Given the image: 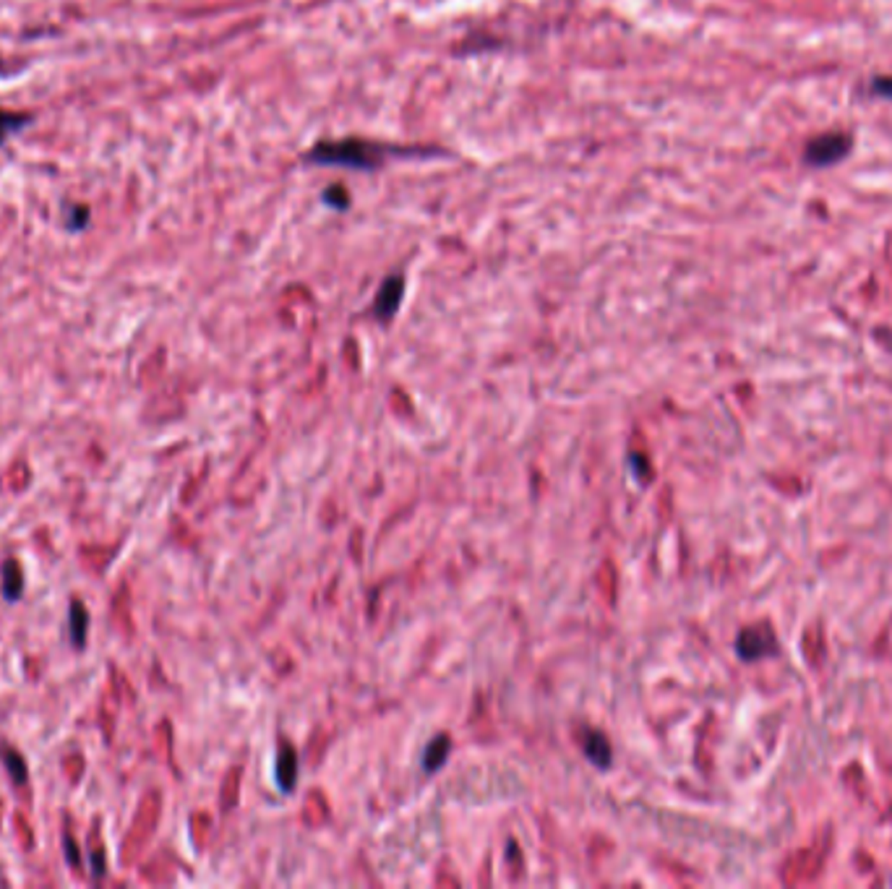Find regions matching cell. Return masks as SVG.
<instances>
[{
    "mask_svg": "<svg viewBox=\"0 0 892 889\" xmlns=\"http://www.w3.org/2000/svg\"><path fill=\"white\" fill-rule=\"evenodd\" d=\"M389 154H405L402 149H389L384 144H374L366 138H329L316 141L306 154V162L313 165H332V168H350V170H378Z\"/></svg>",
    "mask_w": 892,
    "mask_h": 889,
    "instance_id": "obj_1",
    "label": "cell"
},
{
    "mask_svg": "<svg viewBox=\"0 0 892 889\" xmlns=\"http://www.w3.org/2000/svg\"><path fill=\"white\" fill-rule=\"evenodd\" d=\"M851 146H854V138L848 134L830 131V134L817 136L806 146V162L814 165V168H830V165L840 162L843 157H848Z\"/></svg>",
    "mask_w": 892,
    "mask_h": 889,
    "instance_id": "obj_2",
    "label": "cell"
},
{
    "mask_svg": "<svg viewBox=\"0 0 892 889\" xmlns=\"http://www.w3.org/2000/svg\"><path fill=\"white\" fill-rule=\"evenodd\" d=\"M778 650L775 645V634L767 623L762 626H749L739 634V642H736V652L741 654V660H762L767 654Z\"/></svg>",
    "mask_w": 892,
    "mask_h": 889,
    "instance_id": "obj_3",
    "label": "cell"
},
{
    "mask_svg": "<svg viewBox=\"0 0 892 889\" xmlns=\"http://www.w3.org/2000/svg\"><path fill=\"white\" fill-rule=\"evenodd\" d=\"M402 295H405V276H400V274L389 276V279L378 287V295L376 300H374V313H376V318L389 321V318L400 310Z\"/></svg>",
    "mask_w": 892,
    "mask_h": 889,
    "instance_id": "obj_4",
    "label": "cell"
},
{
    "mask_svg": "<svg viewBox=\"0 0 892 889\" xmlns=\"http://www.w3.org/2000/svg\"><path fill=\"white\" fill-rule=\"evenodd\" d=\"M89 626H92L89 608H87L78 597H73L69 605V642L73 650H84V647H87Z\"/></svg>",
    "mask_w": 892,
    "mask_h": 889,
    "instance_id": "obj_5",
    "label": "cell"
},
{
    "mask_svg": "<svg viewBox=\"0 0 892 889\" xmlns=\"http://www.w3.org/2000/svg\"><path fill=\"white\" fill-rule=\"evenodd\" d=\"M0 592L5 603H16L24 595V569L16 558H5L0 564Z\"/></svg>",
    "mask_w": 892,
    "mask_h": 889,
    "instance_id": "obj_6",
    "label": "cell"
},
{
    "mask_svg": "<svg viewBox=\"0 0 892 889\" xmlns=\"http://www.w3.org/2000/svg\"><path fill=\"white\" fill-rule=\"evenodd\" d=\"M0 761H3V770L8 772L13 786H27L29 783V764H27V756L19 749H11V746L0 744Z\"/></svg>",
    "mask_w": 892,
    "mask_h": 889,
    "instance_id": "obj_7",
    "label": "cell"
},
{
    "mask_svg": "<svg viewBox=\"0 0 892 889\" xmlns=\"http://www.w3.org/2000/svg\"><path fill=\"white\" fill-rule=\"evenodd\" d=\"M584 753H587V756L592 759V764H598L600 770H606L608 761H611V746H608L606 736H600V733H587V736H584Z\"/></svg>",
    "mask_w": 892,
    "mask_h": 889,
    "instance_id": "obj_8",
    "label": "cell"
},
{
    "mask_svg": "<svg viewBox=\"0 0 892 889\" xmlns=\"http://www.w3.org/2000/svg\"><path fill=\"white\" fill-rule=\"evenodd\" d=\"M29 120H32V115L11 112V110H3V107H0V146H3L11 136H16L19 131H24V126H27Z\"/></svg>",
    "mask_w": 892,
    "mask_h": 889,
    "instance_id": "obj_9",
    "label": "cell"
},
{
    "mask_svg": "<svg viewBox=\"0 0 892 889\" xmlns=\"http://www.w3.org/2000/svg\"><path fill=\"white\" fill-rule=\"evenodd\" d=\"M449 749H451V741H449V736H439V738H436V741L428 746V752L423 753V767H425L428 772H436V770L444 764Z\"/></svg>",
    "mask_w": 892,
    "mask_h": 889,
    "instance_id": "obj_10",
    "label": "cell"
},
{
    "mask_svg": "<svg viewBox=\"0 0 892 889\" xmlns=\"http://www.w3.org/2000/svg\"><path fill=\"white\" fill-rule=\"evenodd\" d=\"M277 778H279V786L285 790H293V783H295V753H293V749H282Z\"/></svg>",
    "mask_w": 892,
    "mask_h": 889,
    "instance_id": "obj_11",
    "label": "cell"
},
{
    "mask_svg": "<svg viewBox=\"0 0 892 889\" xmlns=\"http://www.w3.org/2000/svg\"><path fill=\"white\" fill-rule=\"evenodd\" d=\"M87 225H89V206H70L69 217H66V227H69L70 233H81Z\"/></svg>",
    "mask_w": 892,
    "mask_h": 889,
    "instance_id": "obj_12",
    "label": "cell"
},
{
    "mask_svg": "<svg viewBox=\"0 0 892 889\" xmlns=\"http://www.w3.org/2000/svg\"><path fill=\"white\" fill-rule=\"evenodd\" d=\"M63 855H66V863H69V866H73V868H81V848H78V843L73 840V835H70V832H66V835H63Z\"/></svg>",
    "mask_w": 892,
    "mask_h": 889,
    "instance_id": "obj_13",
    "label": "cell"
},
{
    "mask_svg": "<svg viewBox=\"0 0 892 889\" xmlns=\"http://www.w3.org/2000/svg\"><path fill=\"white\" fill-rule=\"evenodd\" d=\"M324 202L329 206H334L337 211H343V209L350 206V196H347V191H344L343 185H332V188L324 193Z\"/></svg>",
    "mask_w": 892,
    "mask_h": 889,
    "instance_id": "obj_14",
    "label": "cell"
},
{
    "mask_svg": "<svg viewBox=\"0 0 892 889\" xmlns=\"http://www.w3.org/2000/svg\"><path fill=\"white\" fill-rule=\"evenodd\" d=\"M89 874H92L95 879L107 877V855H104V851H100V848L89 853Z\"/></svg>",
    "mask_w": 892,
    "mask_h": 889,
    "instance_id": "obj_15",
    "label": "cell"
},
{
    "mask_svg": "<svg viewBox=\"0 0 892 889\" xmlns=\"http://www.w3.org/2000/svg\"><path fill=\"white\" fill-rule=\"evenodd\" d=\"M871 89H874V95H882V97H890V100H892V76H882V78H874Z\"/></svg>",
    "mask_w": 892,
    "mask_h": 889,
    "instance_id": "obj_16",
    "label": "cell"
}]
</instances>
